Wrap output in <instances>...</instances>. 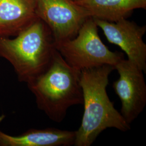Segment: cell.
Segmentation results:
<instances>
[{"label": "cell", "mask_w": 146, "mask_h": 146, "mask_svg": "<svg viewBox=\"0 0 146 146\" xmlns=\"http://www.w3.org/2000/svg\"><path fill=\"white\" fill-rule=\"evenodd\" d=\"M37 18L36 0H0V36H15Z\"/></svg>", "instance_id": "ba28073f"}, {"label": "cell", "mask_w": 146, "mask_h": 146, "mask_svg": "<svg viewBox=\"0 0 146 146\" xmlns=\"http://www.w3.org/2000/svg\"><path fill=\"white\" fill-rule=\"evenodd\" d=\"M80 73L56 50L47 70L27 84L35 96L38 108L50 120L60 123L70 107L83 104Z\"/></svg>", "instance_id": "3957f363"}, {"label": "cell", "mask_w": 146, "mask_h": 146, "mask_svg": "<svg viewBox=\"0 0 146 146\" xmlns=\"http://www.w3.org/2000/svg\"><path fill=\"white\" fill-rule=\"evenodd\" d=\"M94 20L108 41L120 47L127 54V60L135 63L146 73V44L143 40L146 26H140L127 19L115 22Z\"/></svg>", "instance_id": "52a82bcc"}, {"label": "cell", "mask_w": 146, "mask_h": 146, "mask_svg": "<svg viewBox=\"0 0 146 146\" xmlns=\"http://www.w3.org/2000/svg\"><path fill=\"white\" fill-rule=\"evenodd\" d=\"M94 19L115 22L137 9H146V0H75Z\"/></svg>", "instance_id": "30bf717a"}, {"label": "cell", "mask_w": 146, "mask_h": 146, "mask_svg": "<svg viewBox=\"0 0 146 146\" xmlns=\"http://www.w3.org/2000/svg\"><path fill=\"white\" fill-rule=\"evenodd\" d=\"M114 70V66L104 65L81 71L84 111L81 125L75 131L74 146H91L107 128L121 131L131 129V125L116 110L107 93L109 77Z\"/></svg>", "instance_id": "6da1fadb"}, {"label": "cell", "mask_w": 146, "mask_h": 146, "mask_svg": "<svg viewBox=\"0 0 146 146\" xmlns=\"http://www.w3.org/2000/svg\"><path fill=\"white\" fill-rule=\"evenodd\" d=\"M75 139V131L54 128L31 129L16 136L7 134L0 129V146H70L74 145Z\"/></svg>", "instance_id": "9c48e42d"}, {"label": "cell", "mask_w": 146, "mask_h": 146, "mask_svg": "<svg viewBox=\"0 0 146 146\" xmlns=\"http://www.w3.org/2000/svg\"><path fill=\"white\" fill-rule=\"evenodd\" d=\"M55 48L71 67L80 72L104 65L115 67L124 58L122 52L110 50L102 41L92 17L84 22L76 36L58 43Z\"/></svg>", "instance_id": "277c9868"}, {"label": "cell", "mask_w": 146, "mask_h": 146, "mask_svg": "<svg viewBox=\"0 0 146 146\" xmlns=\"http://www.w3.org/2000/svg\"><path fill=\"white\" fill-rule=\"evenodd\" d=\"M119 78L113 84L121 103V114L131 125L146 104V84L143 71L137 65L123 58L115 66Z\"/></svg>", "instance_id": "8992f818"}, {"label": "cell", "mask_w": 146, "mask_h": 146, "mask_svg": "<svg viewBox=\"0 0 146 146\" xmlns=\"http://www.w3.org/2000/svg\"><path fill=\"white\" fill-rule=\"evenodd\" d=\"M36 14L50 29L55 44L76 36L89 17L75 0H36Z\"/></svg>", "instance_id": "5b68a950"}, {"label": "cell", "mask_w": 146, "mask_h": 146, "mask_svg": "<svg viewBox=\"0 0 146 146\" xmlns=\"http://www.w3.org/2000/svg\"><path fill=\"white\" fill-rule=\"evenodd\" d=\"M56 51L51 31L38 17L13 38L0 36V57L11 63L18 80L27 84L47 70Z\"/></svg>", "instance_id": "7a4b0ae2"}]
</instances>
